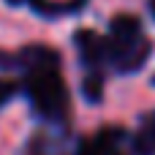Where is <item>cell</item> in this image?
Instances as JSON below:
<instances>
[{
	"label": "cell",
	"instance_id": "obj_1",
	"mask_svg": "<svg viewBox=\"0 0 155 155\" xmlns=\"http://www.w3.org/2000/svg\"><path fill=\"white\" fill-rule=\"evenodd\" d=\"M19 65L27 68L25 93L33 109L46 120H63L68 114V87L60 76V57L46 46H30L19 54Z\"/></svg>",
	"mask_w": 155,
	"mask_h": 155
},
{
	"label": "cell",
	"instance_id": "obj_3",
	"mask_svg": "<svg viewBox=\"0 0 155 155\" xmlns=\"http://www.w3.org/2000/svg\"><path fill=\"white\" fill-rule=\"evenodd\" d=\"M76 155H128L123 150V131L106 128L93 139H84Z\"/></svg>",
	"mask_w": 155,
	"mask_h": 155
},
{
	"label": "cell",
	"instance_id": "obj_4",
	"mask_svg": "<svg viewBox=\"0 0 155 155\" xmlns=\"http://www.w3.org/2000/svg\"><path fill=\"white\" fill-rule=\"evenodd\" d=\"M76 49H79V57L87 68L98 71V65L106 60V52H104V38L93 30H79L76 33Z\"/></svg>",
	"mask_w": 155,
	"mask_h": 155
},
{
	"label": "cell",
	"instance_id": "obj_2",
	"mask_svg": "<svg viewBox=\"0 0 155 155\" xmlns=\"http://www.w3.org/2000/svg\"><path fill=\"white\" fill-rule=\"evenodd\" d=\"M104 52L106 63L117 74H136L147 63L153 46L142 30V22L131 14H120L109 25V35L104 38Z\"/></svg>",
	"mask_w": 155,
	"mask_h": 155
},
{
	"label": "cell",
	"instance_id": "obj_7",
	"mask_svg": "<svg viewBox=\"0 0 155 155\" xmlns=\"http://www.w3.org/2000/svg\"><path fill=\"white\" fill-rule=\"evenodd\" d=\"M150 11H153V16H155V0H150Z\"/></svg>",
	"mask_w": 155,
	"mask_h": 155
},
{
	"label": "cell",
	"instance_id": "obj_6",
	"mask_svg": "<svg viewBox=\"0 0 155 155\" xmlns=\"http://www.w3.org/2000/svg\"><path fill=\"white\" fill-rule=\"evenodd\" d=\"M11 98H14V84L5 82V79H0V106H5Z\"/></svg>",
	"mask_w": 155,
	"mask_h": 155
},
{
	"label": "cell",
	"instance_id": "obj_5",
	"mask_svg": "<svg viewBox=\"0 0 155 155\" xmlns=\"http://www.w3.org/2000/svg\"><path fill=\"white\" fill-rule=\"evenodd\" d=\"M101 95H104V79L98 76V71L93 74V76H87L84 79V98L87 101H101Z\"/></svg>",
	"mask_w": 155,
	"mask_h": 155
}]
</instances>
